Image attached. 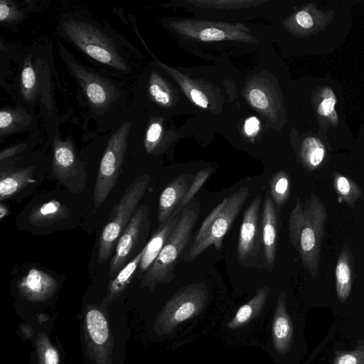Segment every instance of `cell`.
Segmentation results:
<instances>
[{
  "instance_id": "obj_1",
  "label": "cell",
  "mask_w": 364,
  "mask_h": 364,
  "mask_svg": "<svg viewBox=\"0 0 364 364\" xmlns=\"http://www.w3.org/2000/svg\"><path fill=\"white\" fill-rule=\"evenodd\" d=\"M327 220L326 206L313 193L301 201L297 198L289 217V239L304 267L313 278L318 274L321 247Z\"/></svg>"
},
{
  "instance_id": "obj_2",
  "label": "cell",
  "mask_w": 364,
  "mask_h": 364,
  "mask_svg": "<svg viewBox=\"0 0 364 364\" xmlns=\"http://www.w3.org/2000/svg\"><path fill=\"white\" fill-rule=\"evenodd\" d=\"M200 212V203L196 198L180 212L178 220L161 252L143 275L141 287L151 291L157 284L170 282L175 278L176 266L189 242Z\"/></svg>"
},
{
  "instance_id": "obj_3",
  "label": "cell",
  "mask_w": 364,
  "mask_h": 364,
  "mask_svg": "<svg viewBox=\"0 0 364 364\" xmlns=\"http://www.w3.org/2000/svg\"><path fill=\"white\" fill-rule=\"evenodd\" d=\"M250 195L243 186L225 197L205 218L181 259L193 261L210 245L220 250L223 240Z\"/></svg>"
},
{
  "instance_id": "obj_4",
  "label": "cell",
  "mask_w": 364,
  "mask_h": 364,
  "mask_svg": "<svg viewBox=\"0 0 364 364\" xmlns=\"http://www.w3.org/2000/svg\"><path fill=\"white\" fill-rule=\"evenodd\" d=\"M64 36L95 60L126 72L128 65L113 41L92 23L66 18L60 23Z\"/></svg>"
},
{
  "instance_id": "obj_5",
  "label": "cell",
  "mask_w": 364,
  "mask_h": 364,
  "mask_svg": "<svg viewBox=\"0 0 364 364\" xmlns=\"http://www.w3.org/2000/svg\"><path fill=\"white\" fill-rule=\"evenodd\" d=\"M150 184V176L144 173L129 185L120 200L113 207L98 242V263L104 264L115 247L121 234L138 208Z\"/></svg>"
},
{
  "instance_id": "obj_6",
  "label": "cell",
  "mask_w": 364,
  "mask_h": 364,
  "mask_svg": "<svg viewBox=\"0 0 364 364\" xmlns=\"http://www.w3.org/2000/svg\"><path fill=\"white\" fill-rule=\"evenodd\" d=\"M208 298L203 282L183 287L164 305L155 323V331L159 335L170 333L179 323L200 312Z\"/></svg>"
},
{
  "instance_id": "obj_7",
  "label": "cell",
  "mask_w": 364,
  "mask_h": 364,
  "mask_svg": "<svg viewBox=\"0 0 364 364\" xmlns=\"http://www.w3.org/2000/svg\"><path fill=\"white\" fill-rule=\"evenodd\" d=\"M130 122L123 123L109 138L102 157L94 190V204L99 208L114 187L128 144Z\"/></svg>"
},
{
  "instance_id": "obj_8",
  "label": "cell",
  "mask_w": 364,
  "mask_h": 364,
  "mask_svg": "<svg viewBox=\"0 0 364 364\" xmlns=\"http://www.w3.org/2000/svg\"><path fill=\"white\" fill-rule=\"evenodd\" d=\"M262 203V195L256 196L243 214L237 257L240 264L245 267L260 268L262 248L263 250L260 220Z\"/></svg>"
},
{
  "instance_id": "obj_9",
  "label": "cell",
  "mask_w": 364,
  "mask_h": 364,
  "mask_svg": "<svg viewBox=\"0 0 364 364\" xmlns=\"http://www.w3.org/2000/svg\"><path fill=\"white\" fill-rule=\"evenodd\" d=\"M60 50L68 70L82 87L93 110H107L119 95L117 87L108 80L73 60L63 47Z\"/></svg>"
},
{
  "instance_id": "obj_10",
  "label": "cell",
  "mask_w": 364,
  "mask_h": 364,
  "mask_svg": "<svg viewBox=\"0 0 364 364\" xmlns=\"http://www.w3.org/2000/svg\"><path fill=\"white\" fill-rule=\"evenodd\" d=\"M52 173L70 192L79 193L85 189L87 173L70 140L55 138Z\"/></svg>"
},
{
  "instance_id": "obj_11",
  "label": "cell",
  "mask_w": 364,
  "mask_h": 364,
  "mask_svg": "<svg viewBox=\"0 0 364 364\" xmlns=\"http://www.w3.org/2000/svg\"><path fill=\"white\" fill-rule=\"evenodd\" d=\"M84 333L91 359L97 364H110L112 338L107 320L99 308L87 306L84 319Z\"/></svg>"
},
{
  "instance_id": "obj_12",
  "label": "cell",
  "mask_w": 364,
  "mask_h": 364,
  "mask_svg": "<svg viewBox=\"0 0 364 364\" xmlns=\"http://www.w3.org/2000/svg\"><path fill=\"white\" fill-rule=\"evenodd\" d=\"M148 216L147 205L138 207L117 240L114 254L110 262V276H114L129 262Z\"/></svg>"
},
{
  "instance_id": "obj_13",
  "label": "cell",
  "mask_w": 364,
  "mask_h": 364,
  "mask_svg": "<svg viewBox=\"0 0 364 364\" xmlns=\"http://www.w3.org/2000/svg\"><path fill=\"white\" fill-rule=\"evenodd\" d=\"M261 231L266 267L272 271L275 262L279 231V215L269 192L265 193L262 210Z\"/></svg>"
},
{
  "instance_id": "obj_14",
  "label": "cell",
  "mask_w": 364,
  "mask_h": 364,
  "mask_svg": "<svg viewBox=\"0 0 364 364\" xmlns=\"http://www.w3.org/2000/svg\"><path fill=\"white\" fill-rule=\"evenodd\" d=\"M58 287L57 281L48 273L32 268L18 284L21 297L33 302L44 301L53 296Z\"/></svg>"
},
{
  "instance_id": "obj_15",
  "label": "cell",
  "mask_w": 364,
  "mask_h": 364,
  "mask_svg": "<svg viewBox=\"0 0 364 364\" xmlns=\"http://www.w3.org/2000/svg\"><path fill=\"white\" fill-rule=\"evenodd\" d=\"M195 176L181 174L171 180L161 192L158 205L159 226L166 223L178 207L188 192Z\"/></svg>"
},
{
  "instance_id": "obj_16",
  "label": "cell",
  "mask_w": 364,
  "mask_h": 364,
  "mask_svg": "<svg viewBox=\"0 0 364 364\" xmlns=\"http://www.w3.org/2000/svg\"><path fill=\"white\" fill-rule=\"evenodd\" d=\"M293 326L287 311L286 295L281 291L277 303L272 323V339L277 352L287 353L291 345Z\"/></svg>"
},
{
  "instance_id": "obj_17",
  "label": "cell",
  "mask_w": 364,
  "mask_h": 364,
  "mask_svg": "<svg viewBox=\"0 0 364 364\" xmlns=\"http://www.w3.org/2000/svg\"><path fill=\"white\" fill-rule=\"evenodd\" d=\"M180 213L171 218L166 223L159 226L150 240L144 247V253L138 269L139 274H144L156 260L169 235L175 228Z\"/></svg>"
},
{
  "instance_id": "obj_18",
  "label": "cell",
  "mask_w": 364,
  "mask_h": 364,
  "mask_svg": "<svg viewBox=\"0 0 364 364\" xmlns=\"http://www.w3.org/2000/svg\"><path fill=\"white\" fill-rule=\"evenodd\" d=\"M34 166L16 169H1L0 173V200L8 199L28 185L36 182L33 177Z\"/></svg>"
},
{
  "instance_id": "obj_19",
  "label": "cell",
  "mask_w": 364,
  "mask_h": 364,
  "mask_svg": "<svg viewBox=\"0 0 364 364\" xmlns=\"http://www.w3.org/2000/svg\"><path fill=\"white\" fill-rule=\"evenodd\" d=\"M69 213L65 205L53 199L33 208L28 216V221L36 226H48L66 219Z\"/></svg>"
},
{
  "instance_id": "obj_20",
  "label": "cell",
  "mask_w": 364,
  "mask_h": 364,
  "mask_svg": "<svg viewBox=\"0 0 364 364\" xmlns=\"http://www.w3.org/2000/svg\"><path fill=\"white\" fill-rule=\"evenodd\" d=\"M352 268L351 252L345 246L338 256L335 270L336 294L341 302L346 301L350 295Z\"/></svg>"
},
{
  "instance_id": "obj_21",
  "label": "cell",
  "mask_w": 364,
  "mask_h": 364,
  "mask_svg": "<svg viewBox=\"0 0 364 364\" xmlns=\"http://www.w3.org/2000/svg\"><path fill=\"white\" fill-rule=\"evenodd\" d=\"M143 253L144 248L110 280L105 302L113 301L124 292L139 269Z\"/></svg>"
},
{
  "instance_id": "obj_22",
  "label": "cell",
  "mask_w": 364,
  "mask_h": 364,
  "mask_svg": "<svg viewBox=\"0 0 364 364\" xmlns=\"http://www.w3.org/2000/svg\"><path fill=\"white\" fill-rule=\"evenodd\" d=\"M269 293L267 287L257 290L255 295L241 306L227 326L231 329L239 328L257 316L266 304Z\"/></svg>"
},
{
  "instance_id": "obj_23",
  "label": "cell",
  "mask_w": 364,
  "mask_h": 364,
  "mask_svg": "<svg viewBox=\"0 0 364 364\" xmlns=\"http://www.w3.org/2000/svg\"><path fill=\"white\" fill-rule=\"evenodd\" d=\"M173 94L163 77L156 72L151 73L146 85V95L151 102L160 107H168L172 103Z\"/></svg>"
},
{
  "instance_id": "obj_24",
  "label": "cell",
  "mask_w": 364,
  "mask_h": 364,
  "mask_svg": "<svg viewBox=\"0 0 364 364\" xmlns=\"http://www.w3.org/2000/svg\"><path fill=\"white\" fill-rule=\"evenodd\" d=\"M31 121V117L23 110L14 108H2L0 112V136L23 129Z\"/></svg>"
},
{
  "instance_id": "obj_25",
  "label": "cell",
  "mask_w": 364,
  "mask_h": 364,
  "mask_svg": "<svg viewBox=\"0 0 364 364\" xmlns=\"http://www.w3.org/2000/svg\"><path fill=\"white\" fill-rule=\"evenodd\" d=\"M333 181L337 193L350 208H354L357 200L363 198L360 186L351 178L338 173H333Z\"/></svg>"
},
{
  "instance_id": "obj_26",
  "label": "cell",
  "mask_w": 364,
  "mask_h": 364,
  "mask_svg": "<svg viewBox=\"0 0 364 364\" xmlns=\"http://www.w3.org/2000/svg\"><path fill=\"white\" fill-rule=\"evenodd\" d=\"M269 193L273 202L282 208L287 202L291 191V178L284 171L276 172L269 181Z\"/></svg>"
},
{
  "instance_id": "obj_27",
  "label": "cell",
  "mask_w": 364,
  "mask_h": 364,
  "mask_svg": "<svg viewBox=\"0 0 364 364\" xmlns=\"http://www.w3.org/2000/svg\"><path fill=\"white\" fill-rule=\"evenodd\" d=\"M21 92L28 102L33 101L37 92V77L31 57L25 59L20 77Z\"/></svg>"
},
{
  "instance_id": "obj_28",
  "label": "cell",
  "mask_w": 364,
  "mask_h": 364,
  "mask_svg": "<svg viewBox=\"0 0 364 364\" xmlns=\"http://www.w3.org/2000/svg\"><path fill=\"white\" fill-rule=\"evenodd\" d=\"M36 348L38 364H58L59 356L47 335L41 332L36 338Z\"/></svg>"
},
{
  "instance_id": "obj_29",
  "label": "cell",
  "mask_w": 364,
  "mask_h": 364,
  "mask_svg": "<svg viewBox=\"0 0 364 364\" xmlns=\"http://www.w3.org/2000/svg\"><path fill=\"white\" fill-rule=\"evenodd\" d=\"M212 173L213 168L207 167L196 173L188 192L182 199L173 216L178 214L194 198L195 195L208 181Z\"/></svg>"
},
{
  "instance_id": "obj_30",
  "label": "cell",
  "mask_w": 364,
  "mask_h": 364,
  "mask_svg": "<svg viewBox=\"0 0 364 364\" xmlns=\"http://www.w3.org/2000/svg\"><path fill=\"white\" fill-rule=\"evenodd\" d=\"M162 131L161 124L159 122L154 121L149 125L144 139V147L147 153H159L162 144Z\"/></svg>"
},
{
  "instance_id": "obj_31",
  "label": "cell",
  "mask_w": 364,
  "mask_h": 364,
  "mask_svg": "<svg viewBox=\"0 0 364 364\" xmlns=\"http://www.w3.org/2000/svg\"><path fill=\"white\" fill-rule=\"evenodd\" d=\"M332 364H364V343H359L353 350L338 353Z\"/></svg>"
},
{
  "instance_id": "obj_32",
  "label": "cell",
  "mask_w": 364,
  "mask_h": 364,
  "mask_svg": "<svg viewBox=\"0 0 364 364\" xmlns=\"http://www.w3.org/2000/svg\"><path fill=\"white\" fill-rule=\"evenodd\" d=\"M324 156V149L320 145L315 142L307 144L305 143L302 157L305 163L310 168H315L318 166L323 161Z\"/></svg>"
},
{
  "instance_id": "obj_33",
  "label": "cell",
  "mask_w": 364,
  "mask_h": 364,
  "mask_svg": "<svg viewBox=\"0 0 364 364\" xmlns=\"http://www.w3.org/2000/svg\"><path fill=\"white\" fill-rule=\"evenodd\" d=\"M21 10L13 2L1 0L0 2L1 23H11L22 18Z\"/></svg>"
},
{
  "instance_id": "obj_34",
  "label": "cell",
  "mask_w": 364,
  "mask_h": 364,
  "mask_svg": "<svg viewBox=\"0 0 364 364\" xmlns=\"http://www.w3.org/2000/svg\"><path fill=\"white\" fill-rule=\"evenodd\" d=\"M198 37L201 41H210L223 40L228 38V36L224 30L210 26L199 31Z\"/></svg>"
},
{
  "instance_id": "obj_35",
  "label": "cell",
  "mask_w": 364,
  "mask_h": 364,
  "mask_svg": "<svg viewBox=\"0 0 364 364\" xmlns=\"http://www.w3.org/2000/svg\"><path fill=\"white\" fill-rule=\"evenodd\" d=\"M249 100L252 105L260 109L267 108L269 105L268 99L263 91L259 89L254 88L249 92Z\"/></svg>"
},
{
  "instance_id": "obj_36",
  "label": "cell",
  "mask_w": 364,
  "mask_h": 364,
  "mask_svg": "<svg viewBox=\"0 0 364 364\" xmlns=\"http://www.w3.org/2000/svg\"><path fill=\"white\" fill-rule=\"evenodd\" d=\"M25 144H20L10 147H7L0 152V161L3 164L8 159H10L23 151L26 148Z\"/></svg>"
},
{
  "instance_id": "obj_37",
  "label": "cell",
  "mask_w": 364,
  "mask_h": 364,
  "mask_svg": "<svg viewBox=\"0 0 364 364\" xmlns=\"http://www.w3.org/2000/svg\"><path fill=\"white\" fill-rule=\"evenodd\" d=\"M189 94L191 95L192 100L196 105L201 107L207 108L208 100H207L206 96L203 94V92L195 88H191L189 90Z\"/></svg>"
},
{
  "instance_id": "obj_38",
  "label": "cell",
  "mask_w": 364,
  "mask_h": 364,
  "mask_svg": "<svg viewBox=\"0 0 364 364\" xmlns=\"http://www.w3.org/2000/svg\"><path fill=\"white\" fill-rule=\"evenodd\" d=\"M244 128L248 136H253L259 129V121L257 117H250L246 120Z\"/></svg>"
},
{
  "instance_id": "obj_39",
  "label": "cell",
  "mask_w": 364,
  "mask_h": 364,
  "mask_svg": "<svg viewBox=\"0 0 364 364\" xmlns=\"http://www.w3.org/2000/svg\"><path fill=\"white\" fill-rule=\"evenodd\" d=\"M297 23L305 28H309L313 26L311 16L306 11H299L296 16Z\"/></svg>"
},
{
  "instance_id": "obj_40",
  "label": "cell",
  "mask_w": 364,
  "mask_h": 364,
  "mask_svg": "<svg viewBox=\"0 0 364 364\" xmlns=\"http://www.w3.org/2000/svg\"><path fill=\"white\" fill-rule=\"evenodd\" d=\"M336 101L333 98L324 100L318 107V112L321 115L327 116L332 112L334 108Z\"/></svg>"
},
{
  "instance_id": "obj_41",
  "label": "cell",
  "mask_w": 364,
  "mask_h": 364,
  "mask_svg": "<svg viewBox=\"0 0 364 364\" xmlns=\"http://www.w3.org/2000/svg\"><path fill=\"white\" fill-rule=\"evenodd\" d=\"M20 328L23 336L26 338H30L33 336V331L30 325L23 323L21 325Z\"/></svg>"
},
{
  "instance_id": "obj_42",
  "label": "cell",
  "mask_w": 364,
  "mask_h": 364,
  "mask_svg": "<svg viewBox=\"0 0 364 364\" xmlns=\"http://www.w3.org/2000/svg\"><path fill=\"white\" fill-rule=\"evenodd\" d=\"M9 209L2 202L0 205V219L4 220L9 215Z\"/></svg>"
}]
</instances>
